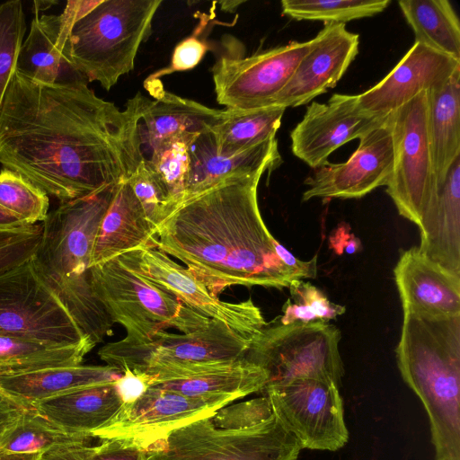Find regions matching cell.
I'll return each mask as SVG.
<instances>
[{
    "mask_svg": "<svg viewBox=\"0 0 460 460\" xmlns=\"http://www.w3.org/2000/svg\"><path fill=\"white\" fill-rule=\"evenodd\" d=\"M87 83L45 84L13 73L0 108V164L60 203L128 181L144 159L138 120Z\"/></svg>",
    "mask_w": 460,
    "mask_h": 460,
    "instance_id": "obj_1",
    "label": "cell"
},
{
    "mask_svg": "<svg viewBox=\"0 0 460 460\" xmlns=\"http://www.w3.org/2000/svg\"><path fill=\"white\" fill-rule=\"evenodd\" d=\"M262 174L233 176L185 199L156 227L155 247L182 261L216 296L231 286L282 289L305 279L280 260L262 219Z\"/></svg>",
    "mask_w": 460,
    "mask_h": 460,
    "instance_id": "obj_2",
    "label": "cell"
},
{
    "mask_svg": "<svg viewBox=\"0 0 460 460\" xmlns=\"http://www.w3.org/2000/svg\"><path fill=\"white\" fill-rule=\"evenodd\" d=\"M115 187L62 202L49 212L32 257L43 281L94 345L111 332L114 324L93 293L91 258Z\"/></svg>",
    "mask_w": 460,
    "mask_h": 460,
    "instance_id": "obj_3",
    "label": "cell"
},
{
    "mask_svg": "<svg viewBox=\"0 0 460 460\" xmlns=\"http://www.w3.org/2000/svg\"><path fill=\"white\" fill-rule=\"evenodd\" d=\"M395 352L428 413L436 459L460 460V315L403 314Z\"/></svg>",
    "mask_w": 460,
    "mask_h": 460,
    "instance_id": "obj_4",
    "label": "cell"
},
{
    "mask_svg": "<svg viewBox=\"0 0 460 460\" xmlns=\"http://www.w3.org/2000/svg\"><path fill=\"white\" fill-rule=\"evenodd\" d=\"M248 340L210 319L188 333L162 331L149 338H123L102 346L98 356L121 373L128 370L155 383L177 380L230 365L244 358Z\"/></svg>",
    "mask_w": 460,
    "mask_h": 460,
    "instance_id": "obj_5",
    "label": "cell"
},
{
    "mask_svg": "<svg viewBox=\"0 0 460 460\" xmlns=\"http://www.w3.org/2000/svg\"><path fill=\"white\" fill-rule=\"evenodd\" d=\"M161 0H101L71 28L66 51L89 82L110 90L134 69Z\"/></svg>",
    "mask_w": 460,
    "mask_h": 460,
    "instance_id": "obj_6",
    "label": "cell"
},
{
    "mask_svg": "<svg viewBox=\"0 0 460 460\" xmlns=\"http://www.w3.org/2000/svg\"><path fill=\"white\" fill-rule=\"evenodd\" d=\"M93 293L113 323L121 324L126 338L141 340L173 328L188 333L210 319L136 272L119 257L91 268Z\"/></svg>",
    "mask_w": 460,
    "mask_h": 460,
    "instance_id": "obj_7",
    "label": "cell"
},
{
    "mask_svg": "<svg viewBox=\"0 0 460 460\" xmlns=\"http://www.w3.org/2000/svg\"><path fill=\"white\" fill-rule=\"evenodd\" d=\"M212 415L165 434L145 460H297L302 448L275 413L244 427L217 425Z\"/></svg>",
    "mask_w": 460,
    "mask_h": 460,
    "instance_id": "obj_8",
    "label": "cell"
},
{
    "mask_svg": "<svg viewBox=\"0 0 460 460\" xmlns=\"http://www.w3.org/2000/svg\"><path fill=\"white\" fill-rule=\"evenodd\" d=\"M341 338V331L329 323L281 324L274 320L251 340L244 358L266 371L267 385L314 378L339 387L344 375Z\"/></svg>",
    "mask_w": 460,
    "mask_h": 460,
    "instance_id": "obj_9",
    "label": "cell"
},
{
    "mask_svg": "<svg viewBox=\"0 0 460 460\" xmlns=\"http://www.w3.org/2000/svg\"><path fill=\"white\" fill-rule=\"evenodd\" d=\"M0 336L64 347L91 341L43 281L32 258L0 273Z\"/></svg>",
    "mask_w": 460,
    "mask_h": 460,
    "instance_id": "obj_10",
    "label": "cell"
},
{
    "mask_svg": "<svg viewBox=\"0 0 460 460\" xmlns=\"http://www.w3.org/2000/svg\"><path fill=\"white\" fill-rule=\"evenodd\" d=\"M387 117L394 164L386 192L399 214L419 226L438 190L429 133L427 92Z\"/></svg>",
    "mask_w": 460,
    "mask_h": 460,
    "instance_id": "obj_11",
    "label": "cell"
},
{
    "mask_svg": "<svg viewBox=\"0 0 460 460\" xmlns=\"http://www.w3.org/2000/svg\"><path fill=\"white\" fill-rule=\"evenodd\" d=\"M262 392L301 448L336 451L347 444L342 400L333 382L295 378L267 385Z\"/></svg>",
    "mask_w": 460,
    "mask_h": 460,
    "instance_id": "obj_12",
    "label": "cell"
},
{
    "mask_svg": "<svg viewBox=\"0 0 460 460\" xmlns=\"http://www.w3.org/2000/svg\"><path fill=\"white\" fill-rule=\"evenodd\" d=\"M312 44V40L292 41L249 57L220 56L212 68L217 102L234 111L275 107Z\"/></svg>",
    "mask_w": 460,
    "mask_h": 460,
    "instance_id": "obj_13",
    "label": "cell"
},
{
    "mask_svg": "<svg viewBox=\"0 0 460 460\" xmlns=\"http://www.w3.org/2000/svg\"><path fill=\"white\" fill-rule=\"evenodd\" d=\"M119 258L188 307L224 323L248 340L255 337L267 323L260 307L252 299L235 303L220 300L190 270L175 262L156 247L144 246Z\"/></svg>",
    "mask_w": 460,
    "mask_h": 460,
    "instance_id": "obj_14",
    "label": "cell"
},
{
    "mask_svg": "<svg viewBox=\"0 0 460 460\" xmlns=\"http://www.w3.org/2000/svg\"><path fill=\"white\" fill-rule=\"evenodd\" d=\"M234 400L226 396H189L148 386L93 438L128 440L146 449L172 429L210 416Z\"/></svg>",
    "mask_w": 460,
    "mask_h": 460,
    "instance_id": "obj_15",
    "label": "cell"
},
{
    "mask_svg": "<svg viewBox=\"0 0 460 460\" xmlns=\"http://www.w3.org/2000/svg\"><path fill=\"white\" fill-rule=\"evenodd\" d=\"M394 147L388 117L359 137V145L348 161L314 169L305 184L302 200L313 198L358 199L386 186L393 171Z\"/></svg>",
    "mask_w": 460,
    "mask_h": 460,
    "instance_id": "obj_16",
    "label": "cell"
},
{
    "mask_svg": "<svg viewBox=\"0 0 460 460\" xmlns=\"http://www.w3.org/2000/svg\"><path fill=\"white\" fill-rule=\"evenodd\" d=\"M383 119L363 111L358 95L335 93L326 103L313 102L290 133L292 153L316 169L337 148L359 138Z\"/></svg>",
    "mask_w": 460,
    "mask_h": 460,
    "instance_id": "obj_17",
    "label": "cell"
},
{
    "mask_svg": "<svg viewBox=\"0 0 460 460\" xmlns=\"http://www.w3.org/2000/svg\"><path fill=\"white\" fill-rule=\"evenodd\" d=\"M312 40L274 106L304 105L333 88L358 53L359 36L345 24L326 23Z\"/></svg>",
    "mask_w": 460,
    "mask_h": 460,
    "instance_id": "obj_18",
    "label": "cell"
},
{
    "mask_svg": "<svg viewBox=\"0 0 460 460\" xmlns=\"http://www.w3.org/2000/svg\"><path fill=\"white\" fill-rule=\"evenodd\" d=\"M458 70L460 61L414 42L385 78L358 94L359 105L366 112L385 118L420 93L442 85Z\"/></svg>",
    "mask_w": 460,
    "mask_h": 460,
    "instance_id": "obj_19",
    "label": "cell"
},
{
    "mask_svg": "<svg viewBox=\"0 0 460 460\" xmlns=\"http://www.w3.org/2000/svg\"><path fill=\"white\" fill-rule=\"evenodd\" d=\"M145 85L155 99H145L138 120L142 151L148 147L151 153L175 139L193 142L200 134L209 131L222 117L223 110L170 93L159 80L146 79Z\"/></svg>",
    "mask_w": 460,
    "mask_h": 460,
    "instance_id": "obj_20",
    "label": "cell"
},
{
    "mask_svg": "<svg viewBox=\"0 0 460 460\" xmlns=\"http://www.w3.org/2000/svg\"><path fill=\"white\" fill-rule=\"evenodd\" d=\"M394 273L403 314L460 315V277L428 259L417 247L401 254Z\"/></svg>",
    "mask_w": 460,
    "mask_h": 460,
    "instance_id": "obj_21",
    "label": "cell"
},
{
    "mask_svg": "<svg viewBox=\"0 0 460 460\" xmlns=\"http://www.w3.org/2000/svg\"><path fill=\"white\" fill-rule=\"evenodd\" d=\"M124 405L115 381L74 389L31 408L67 435L93 438L113 421Z\"/></svg>",
    "mask_w": 460,
    "mask_h": 460,
    "instance_id": "obj_22",
    "label": "cell"
},
{
    "mask_svg": "<svg viewBox=\"0 0 460 460\" xmlns=\"http://www.w3.org/2000/svg\"><path fill=\"white\" fill-rule=\"evenodd\" d=\"M189 157L183 201L225 179L270 172L281 162L276 137L235 154H223L217 149L210 130L200 134L189 146Z\"/></svg>",
    "mask_w": 460,
    "mask_h": 460,
    "instance_id": "obj_23",
    "label": "cell"
},
{
    "mask_svg": "<svg viewBox=\"0 0 460 460\" xmlns=\"http://www.w3.org/2000/svg\"><path fill=\"white\" fill-rule=\"evenodd\" d=\"M419 228V252L460 277V156L449 168Z\"/></svg>",
    "mask_w": 460,
    "mask_h": 460,
    "instance_id": "obj_24",
    "label": "cell"
},
{
    "mask_svg": "<svg viewBox=\"0 0 460 460\" xmlns=\"http://www.w3.org/2000/svg\"><path fill=\"white\" fill-rule=\"evenodd\" d=\"M151 224L128 181L116 185L95 237L91 268L144 246L155 247Z\"/></svg>",
    "mask_w": 460,
    "mask_h": 460,
    "instance_id": "obj_25",
    "label": "cell"
},
{
    "mask_svg": "<svg viewBox=\"0 0 460 460\" xmlns=\"http://www.w3.org/2000/svg\"><path fill=\"white\" fill-rule=\"evenodd\" d=\"M66 41L60 37L59 14H35L22 44L16 70L45 84H88L71 63Z\"/></svg>",
    "mask_w": 460,
    "mask_h": 460,
    "instance_id": "obj_26",
    "label": "cell"
},
{
    "mask_svg": "<svg viewBox=\"0 0 460 460\" xmlns=\"http://www.w3.org/2000/svg\"><path fill=\"white\" fill-rule=\"evenodd\" d=\"M122 373L108 365L48 368L0 376V391L24 408L84 386L117 381Z\"/></svg>",
    "mask_w": 460,
    "mask_h": 460,
    "instance_id": "obj_27",
    "label": "cell"
},
{
    "mask_svg": "<svg viewBox=\"0 0 460 460\" xmlns=\"http://www.w3.org/2000/svg\"><path fill=\"white\" fill-rule=\"evenodd\" d=\"M428 123L438 188L460 156V70L427 91Z\"/></svg>",
    "mask_w": 460,
    "mask_h": 460,
    "instance_id": "obj_28",
    "label": "cell"
},
{
    "mask_svg": "<svg viewBox=\"0 0 460 460\" xmlns=\"http://www.w3.org/2000/svg\"><path fill=\"white\" fill-rule=\"evenodd\" d=\"M268 375L244 358L226 367L182 379L155 383V386L189 396H226L239 399L262 392Z\"/></svg>",
    "mask_w": 460,
    "mask_h": 460,
    "instance_id": "obj_29",
    "label": "cell"
},
{
    "mask_svg": "<svg viewBox=\"0 0 460 460\" xmlns=\"http://www.w3.org/2000/svg\"><path fill=\"white\" fill-rule=\"evenodd\" d=\"M398 4L415 42L460 61L459 19L447 0H401Z\"/></svg>",
    "mask_w": 460,
    "mask_h": 460,
    "instance_id": "obj_30",
    "label": "cell"
},
{
    "mask_svg": "<svg viewBox=\"0 0 460 460\" xmlns=\"http://www.w3.org/2000/svg\"><path fill=\"white\" fill-rule=\"evenodd\" d=\"M94 346L90 341L64 347L0 336V376L79 366Z\"/></svg>",
    "mask_w": 460,
    "mask_h": 460,
    "instance_id": "obj_31",
    "label": "cell"
},
{
    "mask_svg": "<svg viewBox=\"0 0 460 460\" xmlns=\"http://www.w3.org/2000/svg\"><path fill=\"white\" fill-rule=\"evenodd\" d=\"M285 110L279 106L253 111L223 110L221 119L210 129L217 149L223 154H235L275 138Z\"/></svg>",
    "mask_w": 460,
    "mask_h": 460,
    "instance_id": "obj_32",
    "label": "cell"
},
{
    "mask_svg": "<svg viewBox=\"0 0 460 460\" xmlns=\"http://www.w3.org/2000/svg\"><path fill=\"white\" fill-rule=\"evenodd\" d=\"M390 0H283L282 13L295 20L345 24L352 20L382 13Z\"/></svg>",
    "mask_w": 460,
    "mask_h": 460,
    "instance_id": "obj_33",
    "label": "cell"
},
{
    "mask_svg": "<svg viewBox=\"0 0 460 460\" xmlns=\"http://www.w3.org/2000/svg\"><path fill=\"white\" fill-rule=\"evenodd\" d=\"M93 438L67 435L50 424L32 408L24 412L8 436L0 444V451L17 454H40L55 446Z\"/></svg>",
    "mask_w": 460,
    "mask_h": 460,
    "instance_id": "obj_34",
    "label": "cell"
},
{
    "mask_svg": "<svg viewBox=\"0 0 460 460\" xmlns=\"http://www.w3.org/2000/svg\"><path fill=\"white\" fill-rule=\"evenodd\" d=\"M0 207L28 225L44 221L49 214V196L19 173L0 171Z\"/></svg>",
    "mask_w": 460,
    "mask_h": 460,
    "instance_id": "obj_35",
    "label": "cell"
},
{
    "mask_svg": "<svg viewBox=\"0 0 460 460\" xmlns=\"http://www.w3.org/2000/svg\"><path fill=\"white\" fill-rule=\"evenodd\" d=\"M291 299L282 307L283 314L277 319L281 324L293 323H328L345 313L346 308L328 299L323 291L310 282L294 280L288 287Z\"/></svg>",
    "mask_w": 460,
    "mask_h": 460,
    "instance_id": "obj_36",
    "label": "cell"
},
{
    "mask_svg": "<svg viewBox=\"0 0 460 460\" xmlns=\"http://www.w3.org/2000/svg\"><path fill=\"white\" fill-rule=\"evenodd\" d=\"M187 139H175L154 149L145 160L168 191L177 207L183 201L188 181L190 157Z\"/></svg>",
    "mask_w": 460,
    "mask_h": 460,
    "instance_id": "obj_37",
    "label": "cell"
},
{
    "mask_svg": "<svg viewBox=\"0 0 460 460\" xmlns=\"http://www.w3.org/2000/svg\"><path fill=\"white\" fill-rule=\"evenodd\" d=\"M26 31L25 15L20 0L0 4V108L11 78L16 70L18 57Z\"/></svg>",
    "mask_w": 460,
    "mask_h": 460,
    "instance_id": "obj_38",
    "label": "cell"
},
{
    "mask_svg": "<svg viewBox=\"0 0 460 460\" xmlns=\"http://www.w3.org/2000/svg\"><path fill=\"white\" fill-rule=\"evenodd\" d=\"M128 182L156 230L176 209V203L144 159Z\"/></svg>",
    "mask_w": 460,
    "mask_h": 460,
    "instance_id": "obj_39",
    "label": "cell"
},
{
    "mask_svg": "<svg viewBox=\"0 0 460 460\" xmlns=\"http://www.w3.org/2000/svg\"><path fill=\"white\" fill-rule=\"evenodd\" d=\"M41 234V223L0 230V273L32 258L40 244Z\"/></svg>",
    "mask_w": 460,
    "mask_h": 460,
    "instance_id": "obj_40",
    "label": "cell"
},
{
    "mask_svg": "<svg viewBox=\"0 0 460 460\" xmlns=\"http://www.w3.org/2000/svg\"><path fill=\"white\" fill-rule=\"evenodd\" d=\"M200 27L191 36L184 39L174 49L170 66L152 74L147 80H159L165 75L195 67L210 49L205 36H199Z\"/></svg>",
    "mask_w": 460,
    "mask_h": 460,
    "instance_id": "obj_41",
    "label": "cell"
},
{
    "mask_svg": "<svg viewBox=\"0 0 460 460\" xmlns=\"http://www.w3.org/2000/svg\"><path fill=\"white\" fill-rule=\"evenodd\" d=\"M99 440L92 460H145L146 449L137 444L116 438Z\"/></svg>",
    "mask_w": 460,
    "mask_h": 460,
    "instance_id": "obj_42",
    "label": "cell"
},
{
    "mask_svg": "<svg viewBox=\"0 0 460 460\" xmlns=\"http://www.w3.org/2000/svg\"><path fill=\"white\" fill-rule=\"evenodd\" d=\"M90 439L55 446L40 454L38 460H92L94 445Z\"/></svg>",
    "mask_w": 460,
    "mask_h": 460,
    "instance_id": "obj_43",
    "label": "cell"
},
{
    "mask_svg": "<svg viewBox=\"0 0 460 460\" xmlns=\"http://www.w3.org/2000/svg\"><path fill=\"white\" fill-rule=\"evenodd\" d=\"M25 408L0 391V444L21 420Z\"/></svg>",
    "mask_w": 460,
    "mask_h": 460,
    "instance_id": "obj_44",
    "label": "cell"
},
{
    "mask_svg": "<svg viewBox=\"0 0 460 460\" xmlns=\"http://www.w3.org/2000/svg\"><path fill=\"white\" fill-rule=\"evenodd\" d=\"M116 385L126 404L134 401L145 392L148 387V380L142 376L126 370L116 381Z\"/></svg>",
    "mask_w": 460,
    "mask_h": 460,
    "instance_id": "obj_45",
    "label": "cell"
},
{
    "mask_svg": "<svg viewBox=\"0 0 460 460\" xmlns=\"http://www.w3.org/2000/svg\"><path fill=\"white\" fill-rule=\"evenodd\" d=\"M25 226H28V224L0 207V230L20 228Z\"/></svg>",
    "mask_w": 460,
    "mask_h": 460,
    "instance_id": "obj_46",
    "label": "cell"
},
{
    "mask_svg": "<svg viewBox=\"0 0 460 460\" xmlns=\"http://www.w3.org/2000/svg\"><path fill=\"white\" fill-rule=\"evenodd\" d=\"M40 454H17L0 451V460H38Z\"/></svg>",
    "mask_w": 460,
    "mask_h": 460,
    "instance_id": "obj_47",
    "label": "cell"
},
{
    "mask_svg": "<svg viewBox=\"0 0 460 460\" xmlns=\"http://www.w3.org/2000/svg\"><path fill=\"white\" fill-rule=\"evenodd\" d=\"M243 2L240 1H225L221 2V9L226 12H234V10L241 4Z\"/></svg>",
    "mask_w": 460,
    "mask_h": 460,
    "instance_id": "obj_48",
    "label": "cell"
},
{
    "mask_svg": "<svg viewBox=\"0 0 460 460\" xmlns=\"http://www.w3.org/2000/svg\"><path fill=\"white\" fill-rule=\"evenodd\" d=\"M436 460H449V459H436Z\"/></svg>",
    "mask_w": 460,
    "mask_h": 460,
    "instance_id": "obj_49",
    "label": "cell"
}]
</instances>
